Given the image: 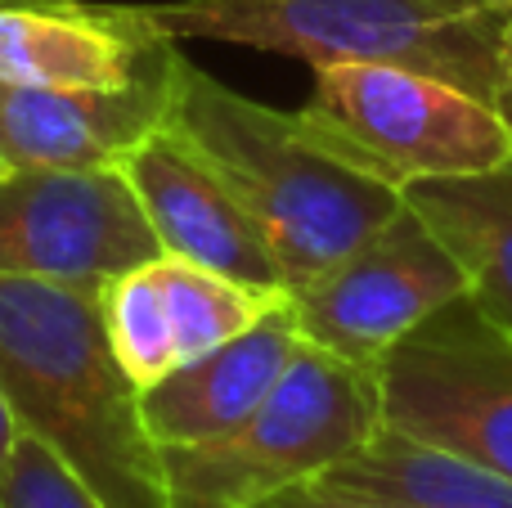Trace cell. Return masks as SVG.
<instances>
[{"mask_svg": "<svg viewBox=\"0 0 512 508\" xmlns=\"http://www.w3.org/2000/svg\"><path fill=\"white\" fill-rule=\"evenodd\" d=\"M167 126L230 185L265 234L283 293H301L405 207V185L346 149L306 108L248 99L180 54Z\"/></svg>", "mask_w": 512, "mask_h": 508, "instance_id": "1", "label": "cell"}, {"mask_svg": "<svg viewBox=\"0 0 512 508\" xmlns=\"http://www.w3.org/2000/svg\"><path fill=\"white\" fill-rule=\"evenodd\" d=\"M0 387L18 432L104 508H167L162 446L108 347L99 293L0 275Z\"/></svg>", "mask_w": 512, "mask_h": 508, "instance_id": "2", "label": "cell"}, {"mask_svg": "<svg viewBox=\"0 0 512 508\" xmlns=\"http://www.w3.org/2000/svg\"><path fill=\"white\" fill-rule=\"evenodd\" d=\"M167 41H225L328 63L432 72L512 113V0H158Z\"/></svg>", "mask_w": 512, "mask_h": 508, "instance_id": "3", "label": "cell"}, {"mask_svg": "<svg viewBox=\"0 0 512 508\" xmlns=\"http://www.w3.org/2000/svg\"><path fill=\"white\" fill-rule=\"evenodd\" d=\"M378 428V374L301 342L243 428L207 446L162 450L167 508H256L333 473Z\"/></svg>", "mask_w": 512, "mask_h": 508, "instance_id": "4", "label": "cell"}, {"mask_svg": "<svg viewBox=\"0 0 512 508\" xmlns=\"http://www.w3.org/2000/svg\"><path fill=\"white\" fill-rule=\"evenodd\" d=\"M306 113L396 185L481 176L512 158V113L414 68H315Z\"/></svg>", "mask_w": 512, "mask_h": 508, "instance_id": "5", "label": "cell"}, {"mask_svg": "<svg viewBox=\"0 0 512 508\" xmlns=\"http://www.w3.org/2000/svg\"><path fill=\"white\" fill-rule=\"evenodd\" d=\"M382 428L512 477V333L459 297L378 360Z\"/></svg>", "mask_w": 512, "mask_h": 508, "instance_id": "6", "label": "cell"}, {"mask_svg": "<svg viewBox=\"0 0 512 508\" xmlns=\"http://www.w3.org/2000/svg\"><path fill=\"white\" fill-rule=\"evenodd\" d=\"M468 293L472 279L463 261L405 198V207L378 234H369L351 257L288 302L306 342L351 365L378 369L396 342Z\"/></svg>", "mask_w": 512, "mask_h": 508, "instance_id": "7", "label": "cell"}, {"mask_svg": "<svg viewBox=\"0 0 512 508\" xmlns=\"http://www.w3.org/2000/svg\"><path fill=\"white\" fill-rule=\"evenodd\" d=\"M153 257L162 248L117 167H14L0 180V275L99 293Z\"/></svg>", "mask_w": 512, "mask_h": 508, "instance_id": "8", "label": "cell"}, {"mask_svg": "<svg viewBox=\"0 0 512 508\" xmlns=\"http://www.w3.org/2000/svg\"><path fill=\"white\" fill-rule=\"evenodd\" d=\"M180 45L162 68L131 86H9L0 81V144L14 167L95 171L122 167L126 153L171 117Z\"/></svg>", "mask_w": 512, "mask_h": 508, "instance_id": "9", "label": "cell"}, {"mask_svg": "<svg viewBox=\"0 0 512 508\" xmlns=\"http://www.w3.org/2000/svg\"><path fill=\"white\" fill-rule=\"evenodd\" d=\"M117 171L140 198L162 257L194 261L216 275L283 293L279 261H274L265 234L256 230L248 207L171 126H162L140 149L126 153Z\"/></svg>", "mask_w": 512, "mask_h": 508, "instance_id": "10", "label": "cell"}, {"mask_svg": "<svg viewBox=\"0 0 512 508\" xmlns=\"http://www.w3.org/2000/svg\"><path fill=\"white\" fill-rule=\"evenodd\" d=\"M171 54L176 41L144 5L0 0V81L9 86H131Z\"/></svg>", "mask_w": 512, "mask_h": 508, "instance_id": "11", "label": "cell"}, {"mask_svg": "<svg viewBox=\"0 0 512 508\" xmlns=\"http://www.w3.org/2000/svg\"><path fill=\"white\" fill-rule=\"evenodd\" d=\"M301 329L292 302L274 306L261 324L239 333L234 342L207 351V356L180 365L162 383L144 387V423L162 450L207 446V441L230 437L234 428L256 414V405L274 392L283 369L301 351Z\"/></svg>", "mask_w": 512, "mask_h": 508, "instance_id": "12", "label": "cell"}, {"mask_svg": "<svg viewBox=\"0 0 512 508\" xmlns=\"http://www.w3.org/2000/svg\"><path fill=\"white\" fill-rule=\"evenodd\" d=\"M319 486L400 508H512V477L436 450L396 428H378Z\"/></svg>", "mask_w": 512, "mask_h": 508, "instance_id": "13", "label": "cell"}, {"mask_svg": "<svg viewBox=\"0 0 512 508\" xmlns=\"http://www.w3.org/2000/svg\"><path fill=\"white\" fill-rule=\"evenodd\" d=\"M405 198L463 261L472 302L512 333V158L481 176L418 180Z\"/></svg>", "mask_w": 512, "mask_h": 508, "instance_id": "14", "label": "cell"}, {"mask_svg": "<svg viewBox=\"0 0 512 508\" xmlns=\"http://www.w3.org/2000/svg\"><path fill=\"white\" fill-rule=\"evenodd\" d=\"M153 270H158L162 311H167L180 365L234 342L252 324H261L274 306L288 302V293L279 288L243 284V279L216 275V270H203L180 257H153Z\"/></svg>", "mask_w": 512, "mask_h": 508, "instance_id": "15", "label": "cell"}, {"mask_svg": "<svg viewBox=\"0 0 512 508\" xmlns=\"http://www.w3.org/2000/svg\"><path fill=\"white\" fill-rule=\"evenodd\" d=\"M99 315H104V333H108V347H113L117 365L131 374V383L140 392L180 369L153 261L108 279L99 288Z\"/></svg>", "mask_w": 512, "mask_h": 508, "instance_id": "16", "label": "cell"}, {"mask_svg": "<svg viewBox=\"0 0 512 508\" xmlns=\"http://www.w3.org/2000/svg\"><path fill=\"white\" fill-rule=\"evenodd\" d=\"M0 508H104L41 441L18 437L0 468Z\"/></svg>", "mask_w": 512, "mask_h": 508, "instance_id": "17", "label": "cell"}, {"mask_svg": "<svg viewBox=\"0 0 512 508\" xmlns=\"http://www.w3.org/2000/svg\"><path fill=\"white\" fill-rule=\"evenodd\" d=\"M306 491H310V500H315L319 508H400V504H378V500H360V495L328 491V486H319V482H310Z\"/></svg>", "mask_w": 512, "mask_h": 508, "instance_id": "18", "label": "cell"}, {"mask_svg": "<svg viewBox=\"0 0 512 508\" xmlns=\"http://www.w3.org/2000/svg\"><path fill=\"white\" fill-rule=\"evenodd\" d=\"M18 423H14V410H9V401H5V387H0V468L9 464V455H14V446H18Z\"/></svg>", "mask_w": 512, "mask_h": 508, "instance_id": "19", "label": "cell"}, {"mask_svg": "<svg viewBox=\"0 0 512 508\" xmlns=\"http://www.w3.org/2000/svg\"><path fill=\"white\" fill-rule=\"evenodd\" d=\"M256 508H319V504L310 500V491H306V486H292V491L274 495V500H261Z\"/></svg>", "mask_w": 512, "mask_h": 508, "instance_id": "20", "label": "cell"}, {"mask_svg": "<svg viewBox=\"0 0 512 508\" xmlns=\"http://www.w3.org/2000/svg\"><path fill=\"white\" fill-rule=\"evenodd\" d=\"M9 171H14V162H9V153H5V144H0V180L9 176Z\"/></svg>", "mask_w": 512, "mask_h": 508, "instance_id": "21", "label": "cell"}, {"mask_svg": "<svg viewBox=\"0 0 512 508\" xmlns=\"http://www.w3.org/2000/svg\"><path fill=\"white\" fill-rule=\"evenodd\" d=\"M508 59H512V23H508Z\"/></svg>", "mask_w": 512, "mask_h": 508, "instance_id": "22", "label": "cell"}]
</instances>
